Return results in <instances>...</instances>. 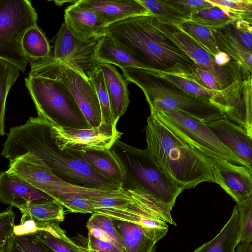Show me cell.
Segmentation results:
<instances>
[{
  "instance_id": "6da1fadb",
  "label": "cell",
  "mask_w": 252,
  "mask_h": 252,
  "mask_svg": "<svg viewBox=\"0 0 252 252\" xmlns=\"http://www.w3.org/2000/svg\"><path fill=\"white\" fill-rule=\"evenodd\" d=\"M51 124L40 115L30 117L23 124L11 127L1 155L9 162L30 152L56 176L88 188L119 190L123 187L104 177L84 159L81 152L61 150L52 136Z\"/></svg>"
},
{
  "instance_id": "7a4b0ae2",
  "label": "cell",
  "mask_w": 252,
  "mask_h": 252,
  "mask_svg": "<svg viewBox=\"0 0 252 252\" xmlns=\"http://www.w3.org/2000/svg\"><path fill=\"white\" fill-rule=\"evenodd\" d=\"M105 35L148 68L192 72L193 60L156 27L153 15L123 19L108 26Z\"/></svg>"
},
{
  "instance_id": "3957f363",
  "label": "cell",
  "mask_w": 252,
  "mask_h": 252,
  "mask_svg": "<svg viewBox=\"0 0 252 252\" xmlns=\"http://www.w3.org/2000/svg\"><path fill=\"white\" fill-rule=\"evenodd\" d=\"M146 150L183 190L204 182L215 183L208 158L179 138L154 115L147 118Z\"/></svg>"
},
{
  "instance_id": "277c9868",
  "label": "cell",
  "mask_w": 252,
  "mask_h": 252,
  "mask_svg": "<svg viewBox=\"0 0 252 252\" xmlns=\"http://www.w3.org/2000/svg\"><path fill=\"white\" fill-rule=\"evenodd\" d=\"M25 84L38 115L52 125L76 129L91 128L69 89L53 72L47 69L30 71Z\"/></svg>"
},
{
  "instance_id": "5b68a950",
  "label": "cell",
  "mask_w": 252,
  "mask_h": 252,
  "mask_svg": "<svg viewBox=\"0 0 252 252\" xmlns=\"http://www.w3.org/2000/svg\"><path fill=\"white\" fill-rule=\"evenodd\" d=\"M144 68L122 69L124 77L143 91L150 109L180 111L203 123L225 116L217 107L196 99L170 84L147 73Z\"/></svg>"
},
{
  "instance_id": "8992f818",
  "label": "cell",
  "mask_w": 252,
  "mask_h": 252,
  "mask_svg": "<svg viewBox=\"0 0 252 252\" xmlns=\"http://www.w3.org/2000/svg\"><path fill=\"white\" fill-rule=\"evenodd\" d=\"M112 148L126 170L127 182L124 189L137 187L172 210L183 190L168 177L146 149L134 147L120 140Z\"/></svg>"
},
{
  "instance_id": "52a82bcc",
  "label": "cell",
  "mask_w": 252,
  "mask_h": 252,
  "mask_svg": "<svg viewBox=\"0 0 252 252\" xmlns=\"http://www.w3.org/2000/svg\"><path fill=\"white\" fill-rule=\"evenodd\" d=\"M7 171L16 175L59 202L81 197L119 196L127 194L125 189L114 190L88 188L62 179L35 155L30 152L9 162Z\"/></svg>"
},
{
  "instance_id": "ba28073f",
  "label": "cell",
  "mask_w": 252,
  "mask_h": 252,
  "mask_svg": "<svg viewBox=\"0 0 252 252\" xmlns=\"http://www.w3.org/2000/svg\"><path fill=\"white\" fill-rule=\"evenodd\" d=\"M37 14L30 0H0V58L25 72L28 63L22 41L37 24Z\"/></svg>"
},
{
  "instance_id": "9c48e42d",
  "label": "cell",
  "mask_w": 252,
  "mask_h": 252,
  "mask_svg": "<svg viewBox=\"0 0 252 252\" xmlns=\"http://www.w3.org/2000/svg\"><path fill=\"white\" fill-rule=\"evenodd\" d=\"M150 111L151 114L160 121L182 141L206 157L221 158L248 167L199 120L180 111L156 109H150Z\"/></svg>"
},
{
  "instance_id": "30bf717a",
  "label": "cell",
  "mask_w": 252,
  "mask_h": 252,
  "mask_svg": "<svg viewBox=\"0 0 252 252\" xmlns=\"http://www.w3.org/2000/svg\"><path fill=\"white\" fill-rule=\"evenodd\" d=\"M125 189L131 197L129 203L119 207L97 209L94 212L147 228L168 229V224L176 226L171 210L166 205L137 187Z\"/></svg>"
},
{
  "instance_id": "8fae6325",
  "label": "cell",
  "mask_w": 252,
  "mask_h": 252,
  "mask_svg": "<svg viewBox=\"0 0 252 252\" xmlns=\"http://www.w3.org/2000/svg\"><path fill=\"white\" fill-rule=\"evenodd\" d=\"M97 43V41L80 40L64 22L54 37L53 52L48 57L39 61L64 64L88 77V73L99 64L95 59Z\"/></svg>"
},
{
  "instance_id": "7c38bea8",
  "label": "cell",
  "mask_w": 252,
  "mask_h": 252,
  "mask_svg": "<svg viewBox=\"0 0 252 252\" xmlns=\"http://www.w3.org/2000/svg\"><path fill=\"white\" fill-rule=\"evenodd\" d=\"M117 125L101 121L100 125L88 129H76L51 125L50 132L55 143L62 151L69 150L84 152L90 150H106L112 148L123 133Z\"/></svg>"
},
{
  "instance_id": "4fadbf2b",
  "label": "cell",
  "mask_w": 252,
  "mask_h": 252,
  "mask_svg": "<svg viewBox=\"0 0 252 252\" xmlns=\"http://www.w3.org/2000/svg\"><path fill=\"white\" fill-rule=\"evenodd\" d=\"M155 23L157 28L190 57L197 66L214 76L220 90L226 88L241 77V69L235 63L229 68L219 66L213 56L176 27L160 22L155 17Z\"/></svg>"
},
{
  "instance_id": "5bb4252c",
  "label": "cell",
  "mask_w": 252,
  "mask_h": 252,
  "mask_svg": "<svg viewBox=\"0 0 252 252\" xmlns=\"http://www.w3.org/2000/svg\"><path fill=\"white\" fill-rule=\"evenodd\" d=\"M215 183L239 203L252 196V169L215 157H207Z\"/></svg>"
},
{
  "instance_id": "9a60e30c",
  "label": "cell",
  "mask_w": 252,
  "mask_h": 252,
  "mask_svg": "<svg viewBox=\"0 0 252 252\" xmlns=\"http://www.w3.org/2000/svg\"><path fill=\"white\" fill-rule=\"evenodd\" d=\"M216 137L252 169V138L226 116L204 123Z\"/></svg>"
},
{
  "instance_id": "2e32d148",
  "label": "cell",
  "mask_w": 252,
  "mask_h": 252,
  "mask_svg": "<svg viewBox=\"0 0 252 252\" xmlns=\"http://www.w3.org/2000/svg\"><path fill=\"white\" fill-rule=\"evenodd\" d=\"M64 22L74 34L81 41H97L105 35L107 26L95 12L82 7L76 2L64 11Z\"/></svg>"
},
{
  "instance_id": "e0dca14e",
  "label": "cell",
  "mask_w": 252,
  "mask_h": 252,
  "mask_svg": "<svg viewBox=\"0 0 252 252\" xmlns=\"http://www.w3.org/2000/svg\"><path fill=\"white\" fill-rule=\"evenodd\" d=\"M54 199L16 175L0 173V201L18 208L31 203Z\"/></svg>"
},
{
  "instance_id": "ac0fdd59",
  "label": "cell",
  "mask_w": 252,
  "mask_h": 252,
  "mask_svg": "<svg viewBox=\"0 0 252 252\" xmlns=\"http://www.w3.org/2000/svg\"><path fill=\"white\" fill-rule=\"evenodd\" d=\"M112 220L121 235L126 252H153L155 244L165 236L168 231L147 228L128 221Z\"/></svg>"
},
{
  "instance_id": "d6986e66",
  "label": "cell",
  "mask_w": 252,
  "mask_h": 252,
  "mask_svg": "<svg viewBox=\"0 0 252 252\" xmlns=\"http://www.w3.org/2000/svg\"><path fill=\"white\" fill-rule=\"evenodd\" d=\"M76 3L95 12L107 27L127 18L152 15L137 0H77Z\"/></svg>"
},
{
  "instance_id": "ffe728a7",
  "label": "cell",
  "mask_w": 252,
  "mask_h": 252,
  "mask_svg": "<svg viewBox=\"0 0 252 252\" xmlns=\"http://www.w3.org/2000/svg\"><path fill=\"white\" fill-rule=\"evenodd\" d=\"M87 229L88 252H126L121 235L111 218L98 217Z\"/></svg>"
},
{
  "instance_id": "44dd1931",
  "label": "cell",
  "mask_w": 252,
  "mask_h": 252,
  "mask_svg": "<svg viewBox=\"0 0 252 252\" xmlns=\"http://www.w3.org/2000/svg\"><path fill=\"white\" fill-rule=\"evenodd\" d=\"M102 71L108 90L113 121L118 122L126 112L129 104V82L111 64L99 63Z\"/></svg>"
},
{
  "instance_id": "7402d4cb",
  "label": "cell",
  "mask_w": 252,
  "mask_h": 252,
  "mask_svg": "<svg viewBox=\"0 0 252 252\" xmlns=\"http://www.w3.org/2000/svg\"><path fill=\"white\" fill-rule=\"evenodd\" d=\"M85 160L97 173L123 187L127 182L124 165L112 148L81 152Z\"/></svg>"
},
{
  "instance_id": "603a6c76",
  "label": "cell",
  "mask_w": 252,
  "mask_h": 252,
  "mask_svg": "<svg viewBox=\"0 0 252 252\" xmlns=\"http://www.w3.org/2000/svg\"><path fill=\"white\" fill-rule=\"evenodd\" d=\"M36 223V231L32 235L52 252H88L87 248L67 236L59 222Z\"/></svg>"
},
{
  "instance_id": "cb8c5ba5",
  "label": "cell",
  "mask_w": 252,
  "mask_h": 252,
  "mask_svg": "<svg viewBox=\"0 0 252 252\" xmlns=\"http://www.w3.org/2000/svg\"><path fill=\"white\" fill-rule=\"evenodd\" d=\"M226 27L212 29L219 49L230 57L244 74L252 75V52L246 48Z\"/></svg>"
},
{
  "instance_id": "d4e9b609",
  "label": "cell",
  "mask_w": 252,
  "mask_h": 252,
  "mask_svg": "<svg viewBox=\"0 0 252 252\" xmlns=\"http://www.w3.org/2000/svg\"><path fill=\"white\" fill-rule=\"evenodd\" d=\"M95 59L98 63L115 65L121 69L124 68H148L138 62L106 35L98 41L95 51Z\"/></svg>"
},
{
  "instance_id": "484cf974",
  "label": "cell",
  "mask_w": 252,
  "mask_h": 252,
  "mask_svg": "<svg viewBox=\"0 0 252 252\" xmlns=\"http://www.w3.org/2000/svg\"><path fill=\"white\" fill-rule=\"evenodd\" d=\"M238 229L239 213L236 205L230 218L220 232L193 252H234L238 245Z\"/></svg>"
},
{
  "instance_id": "4316f807",
  "label": "cell",
  "mask_w": 252,
  "mask_h": 252,
  "mask_svg": "<svg viewBox=\"0 0 252 252\" xmlns=\"http://www.w3.org/2000/svg\"><path fill=\"white\" fill-rule=\"evenodd\" d=\"M39 223L63 221L64 206L56 199L31 203L17 208Z\"/></svg>"
},
{
  "instance_id": "83f0119b",
  "label": "cell",
  "mask_w": 252,
  "mask_h": 252,
  "mask_svg": "<svg viewBox=\"0 0 252 252\" xmlns=\"http://www.w3.org/2000/svg\"><path fill=\"white\" fill-rule=\"evenodd\" d=\"M242 19L246 20L240 14L222 7L215 6L191 14L187 20L211 29H220L232 25L238 20Z\"/></svg>"
},
{
  "instance_id": "f1b7e54d",
  "label": "cell",
  "mask_w": 252,
  "mask_h": 252,
  "mask_svg": "<svg viewBox=\"0 0 252 252\" xmlns=\"http://www.w3.org/2000/svg\"><path fill=\"white\" fill-rule=\"evenodd\" d=\"M22 46L28 63L45 59L51 53L49 43L37 24L26 32L22 39Z\"/></svg>"
},
{
  "instance_id": "f546056e",
  "label": "cell",
  "mask_w": 252,
  "mask_h": 252,
  "mask_svg": "<svg viewBox=\"0 0 252 252\" xmlns=\"http://www.w3.org/2000/svg\"><path fill=\"white\" fill-rule=\"evenodd\" d=\"M188 35L213 57L220 51L211 28L189 20L173 25Z\"/></svg>"
},
{
  "instance_id": "4dcf8cb0",
  "label": "cell",
  "mask_w": 252,
  "mask_h": 252,
  "mask_svg": "<svg viewBox=\"0 0 252 252\" xmlns=\"http://www.w3.org/2000/svg\"><path fill=\"white\" fill-rule=\"evenodd\" d=\"M20 71L16 66L0 58V136L5 134L4 120L6 99L11 88L19 76Z\"/></svg>"
},
{
  "instance_id": "1f68e13d",
  "label": "cell",
  "mask_w": 252,
  "mask_h": 252,
  "mask_svg": "<svg viewBox=\"0 0 252 252\" xmlns=\"http://www.w3.org/2000/svg\"><path fill=\"white\" fill-rule=\"evenodd\" d=\"M88 78L93 84L100 106L102 121L110 125H117L113 121L109 96L102 71L98 67L88 73Z\"/></svg>"
},
{
  "instance_id": "d6a6232c",
  "label": "cell",
  "mask_w": 252,
  "mask_h": 252,
  "mask_svg": "<svg viewBox=\"0 0 252 252\" xmlns=\"http://www.w3.org/2000/svg\"><path fill=\"white\" fill-rule=\"evenodd\" d=\"M137 0L160 22L174 25L187 20L165 0Z\"/></svg>"
},
{
  "instance_id": "836d02e7",
  "label": "cell",
  "mask_w": 252,
  "mask_h": 252,
  "mask_svg": "<svg viewBox=\"0 0 252 252\" xmlns=\"http://www.w3.org/2000/svg\"><path fill=\"white\" fill-rule=\"evenodd\" d=\"M1 252H52L33 235H17L8 239Z\"/></svg>"
},
{
  "instance_id": "e575fe53",
  "label": "cell",
  "mask_w": 252,
  "mask_h": 252,
  "mask_svg": "<svg viewBox=\"0 0 252 252\" xmlns=\"http://www.w3.org/2000/svg\"><path fill=\"white\" fill-rule=\"evenodd\" d=\"M239 213L238 244H249L252 241V196L237 203Z\"/></svg>"
},
{
  "instance_id": "d590c367",
  "label": "cell",
  "mask_w": 252,
  "mask_h": 252,
  "mask_svg": "<svg viewBox=\"0 0 252 252\" xmlns=\"http://www.w3.org/2000/svg\"><path fill=\"white\" fill-rule=\"evenodd\" d=\"M165 1L184 16L187 20L191 14L195 12L215 6L207 0H165Z\"/></svg>"
},
{
  "instance_id": "8d00e7d4",
  "label": "cell",
  "mask_w": 252,
  "mask_h": 252,
  "mask_svg": "<svg viewBox=\"0 0 252 252\" xmlns=\"http://www.w3.org/2000/svg\"><path fill=\"white\" fill-rule=\"evenodd\" d=\"M216 6H220L243 15L246 20L252 23V0H207Z\"/></svg>"
},
{
  "instance_id": "74e56055",
  "label": "cell",
  "mask_w": 252,
  "mask_h": 252,
  "mask_svg": "<svg viewBox=\"0 0 252 252\" xmlns=\"http://www.w3.org/2000/svg\"><path fill=\"white\" fill-rule=\"evenodd\" d=\"M15 214L11 208L0 212V252L6 242L13 233Z\"/></svg>"
},
{
  "instance_id": "f35d334b",
  "label": "cell",
  "mask_w": 252,
  "mask_h": 252,
  "mask_svg": "<svg viewBox=\"0 0 252 252\" xmlns=\"http://www.w3.org/2000/svg\"><path fill=\"white\" fill-rule=\"evenodd\" d=\"M252 23L245 20H239L233 26L234 35L248 50L252 52Z\"/></svg>"
},
{
  "instance_id": "ab89813d",
  "label": "cell",
  "mask_w": 252,
  "mask_h": 252,
  "mask_svg": "<svg viewBox=\"0 0 252 252\" xmlns=\"http://www.w3.org/2000/svg\"><path fill=\"white\" fill-rule=\"evenodd\" d=\"M60 202L73 213H93L94 211L91 197L72 198L63 200Z\"/></svg>"
},
{
  "instance_id": "60d3db41",
  "label": "cell",
  "mask_w": 252,
  "mask_h": 252,
  "mask_svg": "<svg viewBox=\"0 0 252 252\" xmlns=\"http://www.w3.org/2000/svg\"><path fill=\"white\" fill-rule=\"evenodd\" d=\"M192 72L207 88L215 91L221 90L215 77L210 72L198 67L196 64L193 67Z\"/></svg>"
},
{
  "instance_id": "b9f144b4",
  "label": "cell",
  "mask_w": 252,
  "mask_h": 252,
  "mask_svg": "<svg viewBox=\"0 0 252 252\" xmlns=\"http://www.w3.org/2000/svg\"><path fill=\"white\" fill-rule=\"evenodd\" d=\"M215 63L219 66L224 67L228 65L232 60L230 57L223 51H220L214 56Z\"/></svg>"
},
{
  "instance_id": "7bdbcfd3",
  "label": "cell",
  "mask_w": 252,
  "mask_h": 252,
  "mask_svg": "<svg viewBox=\"0 0 252 252\" xmlns=\"http://www.w3.org/2000/svg\"><path fill=\"white\" fill-rule=\"evenodd\" d=\"M234 252H252V244H239L237 245Z\"/></svg>"
},
{
  "instance_id": "ee69618b",
  "label": "cell",
  "mask_w": 252,
  "mask_h": 252,
  "mask_svg": "<svg viewBox=\"0 0 252 252\" xmlns=\"http://www.w3.org/2000/svg\"><path fill=\"white\" fill-rule=\"evenodd\" d=\"M77 1V0H73V1H71V0H69V1H67V0H62V1H54V2H55V3L58 5H62L64 3H66V2H72V4L75 3Z\"/></svg>"
}]
</instances>
